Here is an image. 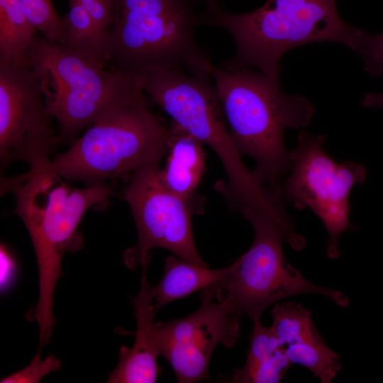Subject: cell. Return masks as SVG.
I'll list each match as a JSON object with an SVG mask.
<instances>
[{
    "label": "cell",
    "mask_w": 383,
    "mask_h": 383,
    "mask_svg": "<svg viewBox=\"0 0 383 383\" xmlns=\"http://www.w3.org/2000/svg\"><path fill=\"white\" fill-rule=\"evenodd\" d=\"M209 74L236 149L254 159L252 172L259 183L278 187L292 167L284 131L310 125L315 108L299 94L284 93L279 79L258 71L212 65Z\"/></svg>",
    "instance_id": "1"
},
{
    "label": "cell",
    "mask_w": 383,
    "mask_h": 383,
    "mask_svg": "<svg viewBox=\"0 0 383 383\" xmlns=\"http://www.w3.org/2000/svg\"><path fill=\"white\" fill-rule=\"evenodd\" d=\"M62 179L50 166L30 168L1 181V192L15 197L14 212L23 221L36 255L39 299L35 318L42 346L49 342L54 329L53 295L62 256L86 211L105 202L111 194V187L105 182L72 188Z\"/></svg>",
    "instance_id": "2"
},
{
    "label": "cell",
    "mask_w": 383,
    "mask_h": 383,
    "mask_svg": "<svg viewBox=\"0 0 383 383\" xmlns=\"http://www.w3.org/2000/svg\"><path fill=\"white\" fill-rule=\"evenodd\" d=\"M138 80L133 81L77 138L51 160L63 179L87 185L128 179L139 170L161 163L168 148L169 126L153 114Z\"/></svg>",
    "instance_id": "3"
},
{
    "label": "cell",
    "mask_w": 383,
    "mask_h": 383,
    "mask_svg": "<svg viewBox=\"0 0 383 383\" xmlns=\"http://www.w3.org/2000/svg\"><path fill=\"white\" fill-rule=\"evenodd\" d=\"M203 23L228 31L235 43L226 70H255L279 79L280 60L302 45L331 42L349 46L359 28L340 16L335 0H267L260 8L234 13L207 6Z\"/></svg>",
    "instance_id": "4"
},
{
    "label": "cell",
    "mask_w": 383,
    "mask_h": 383,
    "mask_svg": "<svg viewBox=\"0 0 383 383\" xmlns=\"http://www.w3.org/2000/svg\"><path fill=\"white\" fill-rule=\"evenodd\" d=\"M190 0H113L106 67L140 82L160 69L210 77L212 63L194 37Z\"/></svg>",
    "instance_id": "5"
},
{
    "label": "cell",
    "mask_w": 383,
    "mask_h": 383,
    "mask_svg": "<svg viewBox=\"0 0 383 383\" xmlns=\"http://www.w3.org/2000/svg\"><path fill=\"white\" fill-rule=\"evenodd\" d=\"M210 77L188 74L182 69H160L140 81L144 92L172 118L220 159L228 181L218 190L232 209L262 206L269 190L255 179L242 160L225 123L214 85Z\"/></svg>",
    "instance_id": "6"
},
{
    "label": "cell",
    "mask_w": 383,
    "mask_h": 383,
    "mask_svg": "<svg viewBox=\"0 0 383 383\" xmlns=\"http://www.w3.org/2000/svg\"><path fill=\"white\" fill-rule=\"evenodd\" d=\"M240 212L253 228L252 245L225 267L216 283L202 289L201 295L227 303L236 316L246 315L253 323L271 304L302 294L327 296L343 308L349 305L343 292L314 284L287 261L282 242L289 244L290 238L275 219L256 207Z\"/></svg>",
    "instance_id": "7"
},
{
    "label": "cell",
    "mask_w": 383,
    "mask_h": 383,
    "mask_svg": "<svg viewBox=\"0 0 383 383\" xmlns=\"http://www.w3.org/2000/svg\"><path fill=\"white\" fill-rule=\"evenodd\" d=\"M28 62L39 82L48 113L57 122L58 143H73L137 79L43 35H36Z\"/></svg>",
    "instance_id": "8"
},
{
    "label": "cell",
    "mask_w": 383,
    "mask_h": 383,
    "mask_svg": "<svg viewBox=\"0 0 383 383\" xmlns=\"http://www.w3.org/2000/svg\"><path fill=\"white\" fill-rule=\"evenodd\" d=\"M325 142L323 135L299 133L289 152L290 175L280 189L284 201L298 210L309 208L318 217L329 235L326 255L338 259L340 235L355 227L349 219L350 194L365 182L367 170L353 161L335 162L325 152Z\"/></svg>",
    "instance_id": "9"
},
{
    "label": "cell",
    "mask_w": 383,
    "mask_h": 383,
    "mask_svg": "<svg viewBox=\"0 0 383 383\" xmlns=\"http://www.w3.org/2000/svg\"><path fill=\"white\" fill-rule=\"evenodd\" d=\"M160 165L146 166L128 179L123 197L133 215L138 241L124 253V262L131 269L139 265L147 269L151 251L163 248L184 261L208 266L198 252L192 232L197 199H184L167 188Z\"/></svg>",
    "instance_id": "10"
},
{
    "label": "cell",
    "mask_w": 383,
    "mask_h": 383,
    "mask_svg": "<svg viewBox=\"0 0 383 383\" xmlns=\"http://www.w3.org/2000/svg\"><path fill=\"white\" fill-rule=\"evenodd\" d=\"M39 82L28 65L0 62V159L4 167L22 160L30 169L50 166L58 143Z\"/></svg>",
    "instance_id": "11"
},
{
    "label": "cell",
    "mask_w": 383,
    "mask_h": 383,
    "mask_svg": "<svg viewBox=\"0 0 383 383\" xmlns=\"http://www.w3.org/2000/svg\"><path fill=\"white\" fill-rule=\"evenodd\" d=\"M200 298V307L191 315L155 324L160 354L182 383L209 380V363L216 347H233L240 336L239 317L227 303L203 295Z\"/></svg>",
    "instance_id": "12"
},
{
    "label": "cell",
    "mask_w": 383,
    "mask_h": 383,
    "mask_svg": "<svg viewBox=\"0 0 383 383\" xmlns=\"http://www.w3.org/2000/svg\"><path fill=\"white\" fill-rule=\"evenodd\" d=\"M143 269L138 293L133 298L137 330L131 348H121L119 361L107 382L153 383L160 374L157 359L160 355L154 338L155 317L152 285Z\"/></svg>",
    "instance_id": "13"
},
{
    "label": "cell",
    "mask_w": 383,
    "mask_h": 383,
    "mask_svg": "<svg viewBox=\"0 0 383 383\" xmlns=\"http://www.w3.org/2000/svg\"><path fill=\"white\" fill-rule=\"evenodd\" d=\"M204 145L201 140L171 122L166 162L160 175L166 187L184 199H196V192L206 171Z\"/></svg>",
    "instance_id": "14"
},
{
    "label": "cell",
    "mask_w": 383,
    "mask_h": 383,
    "mask_svg": "<svg viewBox=\"0 0 383 383\" xmlns=\"http://www.w3.org/2000/svg\"><path fill=\"white\" fill-rule=\"evenodd\" d=\"M292 365L272 329L260 321L253 323L244 365L234 370L232 382H279Z\"/></svg>",
    "instance_id": "15"
},
{
    "label": "cell",
    "mask_w": 383,
    "mask_h": 383,
    "mask_svg": "<svg viewBox=\"0 0 383 383\" xmlns=\"http://www.w3.org/2000/svg\"><path fill=\"white\" fill-rule=\"evenodd\" d=\"M224 272L225 267L210 269L184 261L174 254L167 257L161 280L152 286L155 311L216 283Z\"/></svg>",
    "instance_id": "16"
},
{
    "label": "cell",
    "mask_w": 383,
    "mask_h": 383,
    "mask_svg": "<svg viewBox=\"0 0 383 383\" xmlns=\"http://www.w3.org/2000/svg\"><path fill=\"white\" fill-rule=\"evenodd\" d=\"M18 0H0V62L26 66L38 33Z\"/></svg>",
    "instance_id": "17"
},
{
    "label": "cell",
    "mask_w": 383,
    "mask_h": 383,
    "mask_svg": "<svg viewBox=\"0 0 383 383\" xmlns=\"http://www.w3.org/2000/svg\"><path fill=\"white\" fill-rule=\"evenodd\" d=\"M65 23L63 44L88 60L106 67L107 38L77 0H70Z\"/></svg>",
    "instance_id": "18"
},
{
    "label": "cell",
    "mask_w": 383,
    "mask_h": 383,
    "mask_svg": "<svg viewBox=\"0 0 383 383\" xmlns=\"http://www.w3.org/2000/svg\"><path fill=\"white\" fill-rule=\"evenodd\" d=\"M271 328L282 348L307 343L321 338L311 318V312L293 301L276 304L271 312Z\"/></svg>",
    "instance_id": "19"
},
{
    "label": "cell",
    "mask_w": 383,
    "mask_h": 383,
    "mask_svg": "<svg viewBox=\"0 0 383 383\" xmlns=\"http://www.w3.org/2000/svg\"><path fill=\"white\" fill-rule=\"evenodd\" d=\"M28 19L38 32L50 41L63 44L65 23L52 0H18Z\"/></svg>",
    "instance_id": "20"
},
{
    "label": "cell",
    "mask_w": 383,
    "mask_h": 383,
    "mask_svg": "<svg viewBox=\"0 0 383 383\" xmlns=\"http://www.w3.org/2000/svg\"><path fill=\"white\" fill-rule=\"evenodd\" d=\"M348 48L360 56L367 74L372 77L383 74V32L370 34L359 28Z\"/></svg>",
    "instance_id": "21"
},
{
    "label": "cell",
    "mask_w": 383,
    "mask_h": 383,
    "mask_svg": "<svg viewBox=\"0 0 383 383\" xmlns=\"http://www.w3.org/2000/svg\"><path fill=\"white\" fill-rule=\"evenodd\" d=\"M60 361L54 355L40 359V352L33 357L29 365L23 370L7 376L1 380V383H36L49 373L57 370Z\"/></svg>",
    "instance_id": "22"
},
{
    "label": "cell",
    "mask_w": 383,
    "mask_h": 383,
    "mask_svg": "<svg viewBox=\"0 0 383 383\" xmlns=\"http://www.w3.org/2000/svg\"><path fill=\"white\" fill-rule=\"evenodd\" d=\"M88 11L91 18L108 38L112 22L113 0H77Z\"/></svg>",
    "instance_id": "23"
},
{
    "label": "cell",
    "mask_w": 383,
    "mask_h": 383,
    "mask_svg": "<svg viewBox=\"0 0 383 383\" xmlns=\"http://www.w3.org/2000/svg\"><path fill=\"white\" fill-rule=\"evenodd\" d=\"M361 104L367 108L383 107V91L365 94L362 98Z\"/></svg>",
    "instance_id": "24"
},
{
    "label": "cell",
    "mask_w": 383,
    "mask_h": 383,
    "mask_svg": "<svg viewBox=\"0 0 383 383\" xmlns=\"http://www.w3.org/2000/svg\"><path fill=\"white\" fill-rule=\"evenodd\" d=\"M207 4V6H211L217 5V0H204Z\"/></svg>",
    "instance_id": "25"
}]
</instances>
